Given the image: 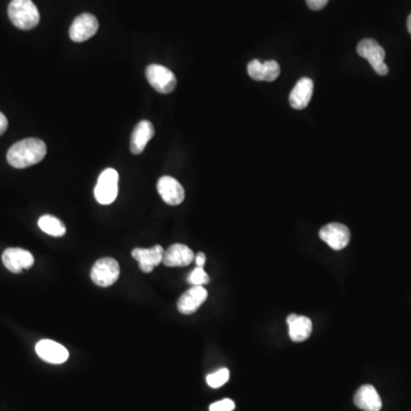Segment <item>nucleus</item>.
<instances>
[{
  "instance_id": "nucleus-2",
  "label": "nucleus",
  "mask_w": 411,
  "mask_h": 411,
  "mask_svg": "<svg viewBox=\"0 0 411 411\" xmlns=\"http://www.w3.org/2000/svg\"><path fill=\"white\" fill-rule=\"evenodd\" d=\"M8 17L14 26L21 30H31L40 21V10L33 0H12L8 6Z\"/></svg>"
},
{
  "instance_id": "nucleus-9",
  "label": "nucleus",
  "mask_w": 411,
  "mask_h": 411,
  "mask_svg": "<svg viewBox=\"0 0 411 411\" xmlns=\"http://www.w3.org/2000/svg\"><path fill=\"white\" fill-rule=\"evenodd\" d=\"M1 259L5 268L12 273L22 272L35 264L33 254L22 248H8L3 252Z\"/></svg>"
},
{
  "instance_id": "nucleus-22",
  "label": "nucleus",
  "mask_w": 411,
  "mask_h": 411,
  "mask_svg": "<svg viewBox=\"0 0 411 411\" xmlns=\"http://www.w3.org/2000/svg\"><path fill=\"white\" fill-rule=\"evenodd\" d=\"M188 281L193 286L206 285L209 282V277L202 268H197L189 275Z\"/></svg>"
},
{
  "instance_id": "nucleus-11",
  "label": "nucleus",
  "mask_w": 411,
  "mask_h": 411,
  "mask_svg": "<svg viewBox=\"0 0 411 411\" xmlns=\"http://www.w3.org/2000/svg\"><path fill=\"white\" fill-rule=\"evenodd\" d=\"M36 353L40 359L53 365H61L69 359V351L54 340H42L36 345Z\"/></svg>"
},
{
  "instance_id": "nucleus-13",
  "label": "nucleus",
  "mask_w": 411,
  "mask_h": 411,
  "mask_svg": "<svg viewBox=\"0 0 411 411\" xmlns=\"http://www.w3.org/2000/svg\"><path fill=\"white\" fill-rule=\"evenodd\" d=\"M164 248L160 245L153 246L149 250L144 248H135L132 252V256L139 263V269L144 273H149L155 270L164 259Z\"/></svg>"
},
{
  "instance_id": "nucleus-20",
  "label": "nucleus",
  "mask_w": 411,
  "mask_h": 411,
  "mask_svg": "<svg viewBox=\"0 0 411 411\" xmlns=\"http://www.w3.org/2000/svg\"><path fill=\"white\" fill-rule=\"evenodd\" d=\"M38 227L42 232L52 236H63L67 232L64 224L52 215H44L38 220Z\"/></svg>"
},
{
  "instance_id": "nucleus-19",
  "label": "nucleus",
  "mask_w": 411,
  "mask_h": 411,
  "mask_svg": "<svg viewBox=\"0 0 411 411\" xmlns=\"http://www.w3.org/2000/svg\"><path fill=\"white\" fill-rule=\"evenodd\" d=\"M287 324L289 326V336L292 342L301 343L311 336L313 324L308 317L290 314L287 317Z\"/></svg>"
},
{
  "instance_id": "nucleus-1",
  "label": "nucleus",
  "mask_w": 411,
  "mask_h": 411,
  "mask_svg": "<svg viewBox=\"0 0 411 411\" xmlns=\"http://www.w3.org/2000/svg\"><path fill=\"white\" fill-rule=\"evenodd\" d=\"M47 148L40 139H26L10 146L7 152V161L14 168H26L37 165L45 158Z\"/></svg>"
},
{
  "instance_id": "nucleus-8",
  "label": "nucleus",
  "mask_w": 411,
  "mask_h": 411,
  "mask_svg": "<svg viewBox=\"0 0 411 411\" xmlns=\"http://www.w3.org/2000/svg\"><path fill=\"white\" fill-rule=\"evenodd\" d=\"M321 240L333 250H342L350 243L351 234L344 224L331 223L324 225L319 232Z\"/></svg>"
},
{
  "instance_id": "nucleus-16",
  "label": "nucleus",
  "mask_w": 411,
  "mask_h": 411,
  "mask_svg": "<svg viewBox=\"0 0 411 411\" xmlns=\"http://www.w3.org/2000/svg\"><path fill=\"white\" fill-rule=\"evenodd\" d=\"M313 81L310 78H301L295 85L289 95V103L296 110H303L308 107L313 95Z\"/></svg>"
},
{
  "instance_id": "nucleus-4",
  "label": "nucleus",
  "mask_w": 411,
  "mask_h": 411,
  "mask_svg": "<svg viewBox=\"0 0 411 411\" xmlns=\"http://www.w3.org/2000/svg\"><path fill=\"white\" fill-rule=\"evenodd\" d=\"M356 52L363 59L368 60L377 75L386 76L389 73V68L384 62L385 51L376 40L370 38L361 40L356 47Z\"/></svg>"
},
{
  "instance_id": "nucleus-23",
  "label": "nucleus",
  "mask_w": 411,
  "mask_h": 411,
  "mask_svg": "<svg viewBox=\"0 0 411 411\" xmlns=\"http://www.w3.org/2000/svg\"><path fill=\"white\" fill-rule=\"evenodd\" d=\"M236 408L234 402L230 399H224L220 401L215 402L209 407V411H232Z\"/></svg>"
},
{
  "instance_id": "nucleus-24",
  "label": "nucleus",
  "mask_w": 411,
  "mask_h": 411,
  "mask_svg": "<svg viewBox=\"0 0 411 411\" xmlns=\"http://www.w3.org/2000/svg\"><path fill=\"white\" fill-rule=\"evenodd\" d=\"M329 0H306L308 8L312 10H320L326 7Z\"/></svg>"
},
{
  "instance_id": "nucleus-15",
  "label": "nucleus",
  "mask_w": 411,
  "mask_h": 411,
  "mask_svg": "<svg viewBox=\"0 0 411 411\" xmlns=\"http://www.w3.org/2000/svg\"><path fill=\"white\" fill-rule=\"evenodd\" d=\"M195 259V254L188 246L176 243L166 250L162 259V264L168 268H182L191 264Z\"/></svg>"
},
{
  "instance_id": "nucleus-3",
  "label": "nucleus",
  "mask_w": 411,
  "mask_h": 411,
  "mask_svg": "<svg viewBox=\"0 0 411 411\" xmlns=\"http://www.w3.org/2000/svg\"><path fill=\"white\" fill-rule=\"evenodd\" d=\"M119 174L114 168H107L100 173L98 184L95 186V199L100 204H111L118 197Z\"/></svg>"
},
{
  "instance_id": "nucleus-7",
  "label": "nucleus",
  "mask_w": 411,
  "mask_h": 411,
  "mask_svg": "<svg viewBox=\"0 0 411 411\" xmlns=\"http://www.w3.org/2000/svg\"><path fill=\"white\" fill-rule=\"evenodd\" d=\"M98 19L91 14L85 13L76 17V20L70 26L69 35L72 42H84L91 40V37L98 33Z\"/></svg>"
},
{
  "instance_id": "nucleus-25",
  "label": "nucleus",
  "mask_w": 411,
  "mask_h": 411,
  "mask_svg": "<svg viewBox=\"0 0 411 411\" xmlns=\"http://www.w3.org/2000/svg\"><path fill=\"white\" fill-rule=\"evenodd\" d=\"M7 127H8L7 118L5 117V114L3 112H0V137L6 132Z\"/></svg>"
},
{
  "instance_id": "nucleus-5",
  "label": "nucleus",
  "mask_w": 411,
  "mask_h": 411,
  "mask_svg": "<svg viewBox=\"0 0 411 411\" xmlns=\"http://www.w3.org/2000/svg\"><path fill=\"white\" fill-rule=\"evenodd\" d=\"M119 263L112 257L98 259L91 269V278L95 285L110 287L119 279Z\"/></svg>"
},
{
  "instance_id": "nucleus-21",
  "label": "nucleus",
  "mask_w": 411,
  "mask_h": 411,
  "mask_svg": "<svg viewBox=\"0 0 411 411\" xmlns=\"http://www.w3.org/2000/svg\"><path fill=\"white\" fill-rule=\"evenodd\" d=\"M229 379H230V371L227 368L217 370V371L207 376L208 385L213 387V389H218L220 386H223Z\"/></svg>"
},
{
  "instance_id": "nucleus-26",
  "label": "nucleus",
  "mask_w": 411,
  "mask_h": 411,
  "mask_svg": "<svg viewBox=\"0 0 411 411\" xmlns=\"http://www.w3.org/2000/svg\"><path fill=\"white\" fill-rule=\"evenodd\" d=\"M195 262H197V268H202L204 269V263H206V256L204 253H199L195 257Z\"/></svg>"
},
{
  "instance_id": "nucleus-12",
  "label": "nucleus",
  "mask_w": 411,
  "mask_h": 411,
  "mask_svg": "<svg viewBox=\"0 0 411 411\" xmlns=\"http://www.w3.org/2000/svg\"><path fill=\"white\" fill-rule=\"evenodd\" d=\"M248 75L250 78L256 81H274L280 76V65L278 62L266 61L261 62L259 60H253L250 62L247 67Z\"/></svg>"
},
{
  "instance_id": "nucleus-14",
  "label": "nucleus",
  "mask_w": 411,
  "mask_h": 411,
  "mask_svg": "<svg viewBox=\"0 0 411 411\" xmlns=\"http://www.w3.org/2000/svg\"><path fill=\"white\" fill-rule=\"evenodd\" d=\"M208 292L202 286H195L182 295L177 301L178 311L182 314H192L204 304L207 299Z\"/></svg>"
},
{
  "instance_id": "nucleus-17",
  "label": "nucleus",
  "mask_w": 411,
  "mask_h": 411,
  "mask_svg": "<svg viewBox=\"0 0 411 411\" xmlns=\"http://www.w3.org/2000/svg\"><path fill=\"white\" fill-rule=\"evenodd\" d=\"M155 137V127L149 120H142L134 128L130 139V151L133 155H139L146 149L150 139Z\"/></svg>"
},
{
  "instance_id": "nucleus-10",
  "label": "nucleus",
  "mask_w": 411,
  "mask_h": 411,
  "mask_svg": "<svg viewBox=\"0 0 411 411\" xmlns=\"http://www.w3.org/2000/svg\"><path fill=\"white\" fill-rule=\"evenodd\" d=\"M159 195L166 204L177 206L184 201L185 192L181 183L170 176H162L159 178L157 184Z\"/></svg>"
},
{
  "instance_id": "nucleus-6",
  "label": "nucleus",
  "mask_w": 411,
  "mask_h": 411,
  "mask_svg": "<svg viewBox=\"0 0 411 411\" xmlns=\"http://www.w3.org/2000/svg\"><path fill=\"white\" fill-rule=\"evenodd\" d=\"M146 76L149 84L161 94L172 93L177 85L175 75L164 65H149L146 68Z\"/></svg>"
},
{
  "instance_id": "nucleus-27",
  "label": "nucleus",
  "mask_w": 411,
  "mask_h": 411,
  "mask_svg": "<svg viewBox=\"0 0 411 411\" xmlns=\"http://www.w3.org/2000/svg\"><path fill=\"white\" fill-rule=\"evenodd\" d=\"M407 26H408L409 33H410V35H411V14H410V15H409L408 22H407Z\"/></svg>"
},
{
  "instance_id": "nucleus-18",
  "label": "nucleus",
  "mask_w": 411,
  "mask_h": 411,
  "mask_svg": "<svg viewBox=\"0 0 411 411\" xmlns=\"http://www.w3.org/2000/svg\"><path fill=\"white\" fill-rule=\"evenodd\" d=\"M354 405L363 411H381L382 399L372 385H363L354 395Z\"/></svg>"
}]
</instances>
